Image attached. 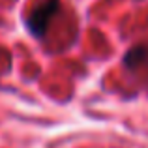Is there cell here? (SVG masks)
I'll list each match as a JSON object with an SVG mask.
<instances>
[{
  "label": "cell",
  "instance_id": "cell-1",
  "mask_svg": "<svg viewBox=\"0 0 148 148\" xmlns=\"http://www.w3.org/2000/svg\"><path fill=\"white\" fill-rule=\"evenodd\" d=\"M60 10V0H45L40 6H36L32 10V13L26 19V25H28L30 32L34 36H43L47 32L49 23L54 19V15Z\"/></svg>",
  "mask_w": 148,
  "mask_h": 148
}]
</instances>
